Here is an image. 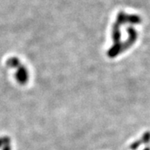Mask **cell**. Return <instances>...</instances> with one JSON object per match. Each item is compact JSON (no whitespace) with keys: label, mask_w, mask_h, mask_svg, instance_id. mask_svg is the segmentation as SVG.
I'll use <instances>...</instances> for the list:
<instances>
[{"label":"cell","mask_w":150,"mask_h":150,"mask_svg":"<svg viewBox=\"0 0 150 150\" xmlns=\"http://www.w3.org/2000/svg\"><path fill=\"white\" fill-rule=\"evenodd\" d=\"M16 79L18 81L21 83H24L26 81H28V72L24 68H21L18 73L17 74Z\"/></svg>","instance_id":"1"},{"label":"cell","mask_w":150,"mask_h":150,"mask_svg":"<svg viewBox=\"0 0 150 150\" xmlns=\"http://www.w3.org/2000/svg\"><path fill=\"white\" fill-rule=\"evenodd\" d=\"M5 139H0V147L4 144H5V143H4V140Z\"/></svg>","instance_id":"2"},{"label":"cell","mask_w":150,"mask_h":150,"mask_svg":"<svg viewBox=\"0 0 150 150\" xmlns=\"http://www.w3.org/2000/svg\"><path fill=\"white\" fill-rule=\"evenodd\" d=\"M4 150H11V148L9 147V146H8V145H7V146H5V147H4Z\"/></svg>","instance_id":"3"}]
</instances>
